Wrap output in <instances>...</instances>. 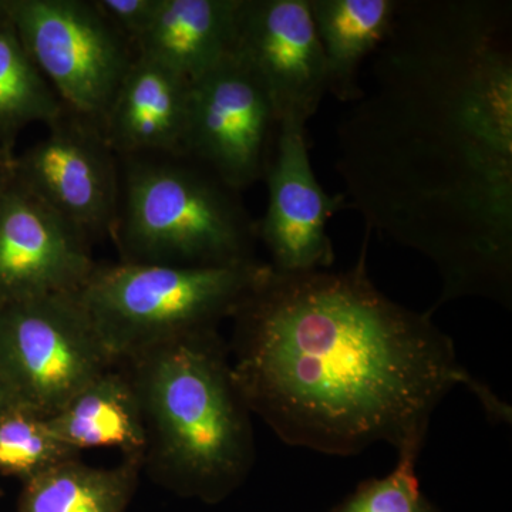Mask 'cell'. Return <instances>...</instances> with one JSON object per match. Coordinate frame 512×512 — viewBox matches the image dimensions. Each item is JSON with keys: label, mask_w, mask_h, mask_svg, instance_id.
I'll list each match as a JSON object with an SVG mask.
<instances>
[{"label": "cell", "mask_w": 512, "mask_h": 512, "mask_svg": "<svg viewBox=\"0 0 512 512\" xmlns=\"http://www.w3.org/2000/svg\"><path fill=\"white\" fill-rule=\"evenodd\" d=\"M191 83L136 56L100 130L116 156L185 158Z\"/></svg>", "instance_id": "cell-13"}, {"label": "cell", "mask_w": 512, "mask_h": 512, "mask_svg": "<svg viewBox=\"0 0 512 512\" xmlns=\"http://www.w3.org/2000/svg\"><path fill=\"white\" fill-rule=\"evenodd\" d=\"M339 128L367 229L434 262L440 302L511 305V3L402 2Z\"/></svg>", "instance_id": "cell-1"}, {"label": "cell", "mask_w": 512, "mask_h": 512, "mask_svg": "<svg viewBox=\"0 0 512 512\" xmlns=\"http://www.w3.org/2000/svg\"><path fill=\"white\" fill-rule=\"evenodd\" d=\"M268 262L225 266L96 265L74 298L113 362L198 330L218 329L258 284Z\"/></svg>", "instance_id": "cell-5"}, {"label": "cell", "mask_w": 512, "mask_h": 512, "mask_svg": "<svg viewBox=\"0 0 512 512\" xmlns=\"http://www.w3.org/2000/svg\"><path fill=\"white\" fill-rule=\"evenodd\" d=\"M15 154L0 150V194L5 191L12 181V161Z\"/></svg>", "instance_id": "cell-23"}, {"label": "cell", "mask_w": 512, "mask_h": 512, "mask_svg": "<svg viewBox=\"0 0 512 512\" xmlns=\"http://www.w3.org/2000/svg\"><path fill=\"white\" fill-rule=\"evenodd\" d=\"M279 121L265 87L235 55L191 83L185 158L241 192L265 180Z\"/></svg>", "instance_id": "cell-8"}, {"label": "cell", "mask_w": 512, "mask_h": 512, "mask_svg": "<svg viewBox=\"0 0 512 512\" xmlns=\"http://www.w3.org/2000/svg\"><path fill=\"white\" fill-rule=\"evenodd\" d=\"M45 137L15 154L12 175L87 242L113 234L121 180L96 124L66 109Z\"/></svg>", "instance_id": "cell-9"}, {"label": "cell", "mask_w": 512, "mask_h": 512, "mask_svg": "<svg viewBox=\"0 0 512 512\" xmlns=\"http://www.w3.org/2000/svg\"><path fill=\"white\" fill-rule=\"evenodd\" d=\"M370 231L346 271L282 274L268 265L234 313L232 372L252 414L292 447L353 456L427 437L458 384L495 423L511 407L461 365L453 340L392 301L367 274Z\"/></svg>", "instance_id": "cell-2"}, {"label": "cell", "mask_w": 512, "mask_h": 512, "mask_svg": "<svg viewBox=\"0 0 512 512\" xmlns=\"http://www.w3.org/2000/svg\"><path fill=\"white\" fill-rule=\"evenodd\" d=\"M23 404L15 387L0 369V414L8 412L12 407Z\"/></svg>", "instance_id": "cell-22"}, {"label": "cell", "mask_w": 512, "mask_h": 512, "mask_svg": "<svg viewBox=\"0 0 512 512\" xmlns=\"http://www.w3.org/2000/svg\"><path fill=\"white\" fill-rule=\"evenodd\" d=\"M124 160L111 234L120 261L177 266L258 261V228L238 191L190 158Z\"/></svg>", "instance_id": "cell-4"}, {"label": "cell", "mask_w": 512, "mask_h": 512, "mask_svg": "<svg viewBox=\"0 0 512 512\" xmlns=\"http://www.w3.org/2000/svg\"><path fill=\"white\" fill-rule=\"evenodd\" d=\"M47 419L57 439L74 453L119 448L124 457L143 464V409L130 376L119 365L101 373Z\"/></svg>", "instance_id": "cell-15"}, {"label": "cell", "mask_w": 512, "mask_h": 512, "mask_svg": "<svg viewBox=\"0 0 512 512\" xmlns=\"http://www.w3.org/2000/svg\"><path fill=\"white\" fill-rule=\"evenodd\" d=\"M136 387L143 468L174 493L218 503L255 464L252 412L218 329L168 340L120 363Z\"/></svg>", "instance_id": "cell-3"}, {"label": "cell", "mask_w": 512, "mask_h": 512, "mask_svg": "<svg viewBox=\"0 0 512 512\" xmlns=\"http://www.w3.org/2000/svg\"><path fill=\"white\" fill-rule=\"evenodd\" d=\"M424 437H417L397 448L399 460L386 477L372 478L357 485L332 512H440L421 493L416 466Z\"/></svg>", "instance_id": "cell-20"}, {"label": "cell", "mask_w": 512, "mask_h": 512, "mask_svg": "<svg viewBox=\"0 0 512 512\" xmlns=\"http://www.w3.org/2000/svg\"><path fill=\"white\" fill-rule=\"evenodd\" d=\"M5 9L64 107L100 128L136 59L133 45L86 0H5Z\"/></svg>", "instance_id": "cell-6"}, {"label": "cell", "mask_w": 512, "mask_h": 512, "mask_svg": "<svg viewBox=\"0 0 512 512\" xmlns=\"http://www.w3.org/2000/svg\"><path fill=\"white\" fill-rule=\"evenodd\" d=\"M232 55L265 87L279 126L306 127L328 93L309 0H239Z\"/></svg>", "instance_id": "cell-10"}, {"label": "cell", "mask_w": 512, "mask_h": 512, "mask_svg": "<svg viewBox=\"0 0 512 512\" xmlns=\"http://www.w3.org/2000/svg\"><path fill=\"white\" fill-rule=\"evenodd\" d=\"M64 111L9 19L0 23V150L15 154L13 146L22 130L32 124L49 126Z\"/></svg>", "instance_id": "cell-18"}, {"label": "cell", "mask_w": 512, "mask_h": 512, "mask_svg": "<svg viewBox=\"0 0 512 512\" xmlns=\"http://www.w3.org/2000/svg\"><path fill=\"white\" fill-rule=\"evenodd\" d=\"M6 19L8 15H6L5 0H0V23L5 22Z\"/></svg>", "instance_id": "cell-24"}, {"label": "cell", "mask_w": 512, "mask_h": 512, "mask_svg": "<svg viewBox=\"0 0 512 512\" xmlns=\"http://www.w3.org/2000/svg\"><path fill=\"white\" fill-rule=\"evenodd\" d=\"M268 208L256 222L258 239L282 274L322 271L335 262L328 222L346 207L343 194L329 195L309 160L306 127L281 124L271 167L265 175Z\"/></svg>", "instance_id": "cell-11"}, {"label": "cell", "mask_w": 512, "mask_h": 512, "mask_svg": "<svg viewBox=\"0 0 512 512\" xmlns=\"http://www.w3.org/2000/svg\"><path fill=\"white\" fill-rule=\"evenodd\" d=\"M239 0H160L134 50L192 83L232 53Z\"/></svg>", "instance_id": "cell-14"}, {"label": "cell", "mask_w": 512, "mask_h": 512, "mask_svg": "<svg viewBox=\"0 0 512 512\" xmlns=\"http://www.w3.org/2000/svg\"><path fill=\"white\" fill-rule=\"evenodd\" d=\"M399 0H309L325 56L328 93L355 103L360 67L390 35Z\"/></svg>", "instance_id": "cell-16"}, {"label": "cell", "mask_w": 512, "mask_h": 512, "mask_svg": "<svg viewBox=\"0 0 512 512\" xmlns=\"http://www.w3.org/2000/svg\"><path fill=\"white\" fill-rule=\"evenodd\" d=\"M94 6L131 45L146 32L160 0H93Z\"/></svg>", "instance_id": "cell-21"}, {"label": "cell", "mask_w": 512, "mask_h": 512, "mask_svg": "<svg viewBox=\"0 0 512 512\" xmlns=\"http://www.w3.org/2000/svg\"><path fill=\"white\" fill-rule=\"evenodd\" d=\"M80 457L50 429L49 419L26 404L0 414V474L25 483L47 468Z\"/></svg>", "instance_id": "cell-19"}, {"label": "cell", "mask_w": 512, "mask_h": 512, "mask_svg": "<svg viewBox=\"0 0 512 512\" xmlns=\"http://www.w3.org/2000/svg\"><path fill=\"white\" fill-rule=\"evenodd\" d=\"M96 265L89 242L12 175L0 194V305L76 292Z\"/></svg>", "instance_id": "cell-12"}, {"label": "cell", "mask_w": 512, "mask_h": 512, "mask_svg": "<svg viewBox=\"0 0 512 512\" xmlns=\"http://www.w3.org/2000/svg\"><path fill=\"white\" fill-rule=\"evenodd\" d=\"M113 366L73 293L0 305V369L22 403L43 416Z\"/></svg>", "instance_id": "cell-7"}, {"label": "cell", "mask_w": 512, "mask_h": 512, "mask_svg": "<svg viewBox=\"0 0 512 512\" xmlns=\"http://www.w3.org/2000/svg\"><path fill=\"white\" fill-rule=\"evenodd\" d=\"M141 468L136 458L109 468L69 458L22 483L15 512H127Z\"/></svg>", "instance_id": "cell-17"}]
</instances>
